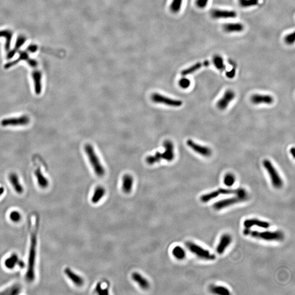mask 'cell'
<instances>
[{"label":"cell","mask_w":295,"mask_h":295,"mask_svg":"<svg viewBox=\"0 0 295 295\" xmlns=\"http://www.w3.org/2000/svg\"><path fill=\"white\" fill-rule=\"evenodd\" d=\"M39 227V216L36 213H33L30 216L29 219L30 243L25 273V278L29 283H32L36 278V264Z\"/></svg>","instance_id":"1"},{"label":"cell","mask_w":295,"mask_h":295,"mask_svg":"<svg viewBox=\"0 0 295 295\" xmlns=\"http://www.w3.org/2000/svg\"><path fill=\"white\" fill-rule=\"evenodd\" d=\"M244 235L253 238L256 240L267 241H283L285 235L281 231H257L251 229H244L243 231Z\"/></svg>","instance_id":"2"},{"label":"cell","mask_w":295,"mask_h":295,"mask_svg":"<svg viewBox=\"0 0 295 295\" xmlns=\"http://www.w3.org/2000/svg\"><path fill=\"white\" fill-rule=\"evenodd\" d=\"M248 195L246 190L240 194L233 195V196L218 201L213 204V208L216 211H221L227 207L232 206L239 203L243 202L248 200Z\"/></svg>","instance_id":"3"},{"label":"cell","mask_w":295,"mask_h":295,"mask_svg":"<svg viewBox=\"0 0 295 295\" xmlns=\"http://www.w3.org/2000/svg\"><path fill=\"white\" fill-rule=\"evenodd\" d=\"M84 150L96 174L100 177L104 176L105 173V169L99 161L93 145L87 144L85 145Z\"/></svg>","instance_id":"4"},{"label":"cell","mask_w":295,"mask_h":295,"mask_svg":"<svg viewBox=\"0 0 295 295\" xmlns=\"http://www.w3.org/2000/svg\"><path fill=\"white\" fill-rule=\"evenodd\" d=\"M186 248L192 254L198 258L206 261H214L216 258L215 255L202 247L192 241H187L185 243Z\"/></svg>","instance_id":"5"},{"label":"cell","mask_w":295,"mask_h":295,"mask_svg":"<svg viewBox=\"0 0 295 295\" xmlns=\"http://www.w3.org/2000/svg\"><path fill=\"white\" fill-rule=\"evenodd\" d=\"M245 189L243 188H238L235 189L230 188H220L218 190L202 195L200 197V201L203 203H206L219 197V196L240 194Z\"/></svg>","instance_id":"6"},{"label":"cell","mask_w":295,"mask_h":295,"mask_svg":"<svg viewBox=\"0 0 295 295\" xmlns=\"http://www.w3.org/2000/svg\"><path fill=\"white\" fill-rule=\"evenodd\" d=\"M263 166L269 175L273 186L278 189L282 188L283 186V179L272 162L268 160H264L263 161Z\"/></svg>","instance_id":"7"},{"label":"cell","mask_w":295,"mask_h":295,"mask_svg":"<svg viewBox=\"0 0 295 295\" xmlns=\"http://www.w3.org/2000/svg\"><path fill=\"white\" fill-rule=\"evenodd\" d=\"M151 99L154 103L163 104L171 107H178L183 105V102L180 100L172 99L158 93H153L151 96Z\"/></svg>","instance_id":"8"},{"label":"cell","mask_w":295,"mask_h":295,"mask_svg":"<svg viewBox=\"0 0 295 295\" xmlns=\"http://www.w3.org/2000/svg\"><path fill=\"white\" fill-rule=\"evenodd\" d=\"M30 122V119L29 116L26 115H24L19 117L3 119L1 122V125L3 127L25 126L29 124Z\"/></svg>","instance_id":"9"},{"label":"cell","mask_w":295,"mask_h":295,"mask_svg":"<svg viewBox=\"0 0 295 295\" xmlns=\"http://www.w3.org/2000/svg\"><path fill=\"white\" fill-rule=\"evenodd\" d=\"M4 266L7 269L12 270L16 267L22 268L25 266V264L20 259L16 253H13L4 260Z\"/></svg>","instance_id":"10"},{"label":"cell","mask_w":295,"mask_h":295,"mask_svg":"<svg viewBox=\"0 0 295 295\" xmlns=\"http://www.w3.org/2000/svg\"><path fill=\"white\" fill-rule=\"evenodd\" d=\"M243 226L246 229H251L253 227H258L262 229H268L270 226V223L267 221L256 219L250 218L246 219L243 222Z\"/></svg>","instance_id":"11"},{"label":"cell","mask_w":295,"mask_h":295,"mask_svg":"<svg viewBox=\"0 0 295 295\" xmlns=\"http://www.w3.org/2000/svg\"><path fill=\"white\" fill-rule=\"evenodd\" d=\"M232 241V237L229 233H224L221 235L216 248L218 254L222 255L225 252Z\"/></svg>","instance_id":"12"},{"label":"cell","mask_w":295,"mask_h":295,"mask_svg":"<svg viewBox=\"0 0 295 295\" xmlns=\"http://www.w3.org/2000/svg\"><path fill=\"white\" fill-rule=\"evenodd\" d=\"M186 144L189 147H190V148L192 149L195 152H196L198 154H200L203 156L209 157L212 154L211 149L206 146H202V145H198L196 143L194 142V141L191 139H188L186 142Z\"/></svg>","instance_id":"13"},{"label":"cell","mask_w":295,"mask_h":295,"mask_svg":"<svg viewBox=\"0 0 295 295\" xmlns=\"http://www.w3.org/2000/svg\"><path fill=\"white\" fill-rule=\"evenodd\" d=\"M235 97V93L231 90H228L225 92L223 97L219 99L217 103V107L219 109L224 110L226 109L230 102Z\"/></svg>","instance_id":"14"},{"label":"cell","mask_w":295,"mask_h":295,"mask_svg":"<svg viewBox=\"0 0 295 295\" xmlns=\"http://www.w3.org/2000/svg\"><path fill=\"white\" fill-rule=\"evenodd\" d=\"M164 152L161 153L162 158L166 161L171 162L174 158V150L173 143L171 140H166L163 142Z\"/></svg>","instance_id":"15"},{"label":"cell","mask_w":295,"mask_h":295,"mask_svg":"<svg viewBox=\"0 0 295 295\" xmlns=\"http://www.w3.org/2000/svg\"><path fill=\"white\" fill-rule=\"evenodd\" d=\"M211 16L214 19L235 18L237 13L233 10L213 9L211 12Z\"/></svg>","instance_id":"16"},{"label":"cell","mask_w":295,"mask_h":295,"mask_svg":"<svg viewBox=\"0 0 295 295\" xmlns=\"http://www.w3.org/2000/svg\"><path fill=\"white\" fill-rule=\"evenodd\" d=\"M64 273L74 285L81 287L84 284V281L83 278L73 272L70 268L66 267L64 269Z\"/></svg>","instance_id":"17"},{"label":"cell","mask_w":295,"mask_h":295,"mask_svg":"<svg viewBox=\"0 0 295 295\" xmlns=\"http://www.w3.org/2000/svg\"><path fill=\"white\" fill-rule=\"evenodd\" d=\"M251 101L252 103L255 105H259L262 103L270 105L273 102L274 99L270 95L255 94L252 96Z\"/></svg>","instance_id":"18"},{"label":"cell","mask_w":295,"mask_h":295,"mask_svg":"<svg viewBox=\"0 0 295 295\" xmlns=\"http://www.w3.org/2000/svg\"><path fill=\"white\" fill-rule=\"evenodd\" d=\"M9 179L15 191L17 192V194H23L24 191V188L21 184L17 174L14 173H10L9 175Z\"/></svg>","instance_id":"19"},{"label":"cell","mask_w":295,"mask_h":295,"mask_svg":"<svg viewBox=\"0 0 295 295\" xmlns=\"http://www.w3.org/2000/svg\"><path fill=\"white\" fill-rule=\"evenodd\" d=\"M32 77L33 79L34 84V89L36 95H39L42 90V73L39 71H35L32 73Z\"/></svg>","instance_id":"20"},{"label":"cell","mask_w":295,"mask_h":295,"mask_svg":"<svg viewBox=\"0 0 295 295\" xmlns=\"http://www.w3.org/2000/svg\"><path fill=\"white\" fill-rule=\"evenodd\" d=\"M35 175L37 180V183L38 185L42 189H46L49 186V180L47 178L43 175V174L41 171L40 168H37L35 171Z\"/></svg>","instance_id":"21"},{"label":"cell","mask_w":295,"mask_h":295,"mask_svg":"<svg viewBox=\"0 0 295 295\" xmlns=\"http://www.w3.org/2000/svg\"><path fill=\"white\" fill-rule=\"evenodd\" d=\"M133 184V178L130 174H125L122 178V191L125 194H129L132 191Z\"/></svg>","instance_id":"22"},{"label":"cell","mask_w":295,"mask_h":295,"mask_svg":"<svg viewBox=\"0 0 295 295\" xmlns=\"http://www.w3.org/2000/svg\"><path fill=\"white\" fill-rule=\"evenodd\" d=\"M131 277L133 281L139 284V286L144 290H147L149 288L150 284L147 279L143 277L142 275L137 272H133L131 275Z\"/></svg>","instance_id":"23"},{"label":"cell","mask_w":295,"mask_h":295,"mask_svg":"<svg viewBox=\"0 0 295 295\" xmlns=\"http://www.w3.org/2000/svg\"><path fill=\"white\" fill-rule=\"evenodd\" d=\"M209 62L208 61L203 62L196 63V64L182 71L181 72V74L183 76H186L188 75L191 74L197 71L200 70L203 66H209Z\"/></svg>","instance_id":"24"},{"label":"cell","mask_w":295,"mask_h":295,"mask_svg":"<svg viewBox=\"0 0 295 295\" xmlns=\"http://www.w3.org/2000/svg\"><path fill=\"white\" fill-rule=\"evenodd\" d=\"M223 29L226 32H240L243 31V25L241 23H228L224 25Z\"/></svg>","instance_id":"25"},{"label":"cell","mask_w":295,"mask_h":295,"mask_svg":"<svg viewBox=\"0 0 295 295\" xmlns=\"http://www.w3.org/2000/svg\"><path fill=\"white\" fill-rule=\"evenodd\" d=\"M209 290L212 293L215 295H229L231 294L229 289L222 285H212L209 287Z\"/></svg>","instance_id":"26"},{"label":"cell","mask_w":295,"mask_h":295,"mask_svg":"<svg viewBox=\"0 0 295 295\" xmlns=\"http://www.w3.org/2000/svg\"><path fill=\"white\" fill-rule=\"evenodd\" d=\"M105 193V190L102 186H98L96 188L95 192L91 198V201L94 204H96L100 201Z\"/></svg>","instance_id":"27"},{"label":"cell","mask_w":295,"mask_h":295,"mask_svg":"<svg viewBox=\"0 0 295 295\" xmlns=\"http://www.w3.org/2000/svg\"><path fill=\"white\" fill-rule=\"evenodd\" d=\"M21 291V287L18 284H14L7 287L0 292L2 295H19Z\"/></svg>","instance_id":"28"},{"label":"cell","mask_w":295,"mask_h":295,"mask_svg":"<svg viewBox=\"0 0 295 295\" xmlns=\"http://www.w3.org/2000/svg\"><path fill=\"white\" fill-rule=\"evenodd\" d=\"M172 254L176 259L178 260H184L186 256L185 250L180 246H176L172 250Z\"/></svg>","instance_id":"29"},{"label":"cell","mask_w":295,"mask_h":295,"mask_svg":"<svg viewBox=\"0 0 295 295\" xmlns=\"http://www.w3.org/2000/svg\"><path fill=\"white\" fill-rule=\"evenodd\" d=\"M29 58V56H28V54H27L26 52H20V56H19V57L17 59V60H14V61H13L12 62L7 63V64L5 65L4 68H6V69L9 68L10 67H11L14 66L15 65H17V64H18L19 62H20V61H22V60H26V61H27V59H28Z\"/></svg>","instance_id":"30"},{"label":"cell","mask_w":295,"mask_h":295,"mask_svg":"<svg viewBox=\"0 0 295 295\" xmlns=\"http://www.w3.org/2000/svg\"><path fill=\"white\" fill-rule=\"evenodd\" d=\"M162 159V155L161 153L157 151L155 153V154L153 155H150L148 156L146 158V162L147 163L150 165H154V163H157L161 161Z\"/></svg>","instance_id":"31"},{"label":"cell","mask_w":295,"mask_h":295,"mask_svg":"<svg viewBox=\"0 0 295 295\" xmlns=\"http://www.w3.org/2000/svg\"><path fill=\"white\" fill-rule=\"evenodd\" d=\"M0 37H4L6 39L5 44V48L7 50H9L10 48V42L12 38V33L9 30L0 31Z\"/></svg>","instance_id":"32"},{"label":"cell","mask_w":295,"mask_h":295,"mask_svg":"<svg viewBox=\"0 0 295 295\" xmlns=\"http://www.w3.org/2000/svg\"><path fill=\"white\" fill-rule=\"evenodd\" d=\"M223 182L224 185L226 186L227 187H231L235 183V176L233 175V174H226L224 177Z\"/></svg>","instance_id":"33"},{"label":"cell","mask_w":295,"mask_h":295,"mask_svg":"<svg viewBox=\"0 0 295 295\" xmlns=\"http://www.w3.org/2000/svg\"><path fill=\"white\" fill-rule=\"evenodd\" d=\"M9 217L10 221L14 223H19L22 218L20 212L16 210L11 211L9 214Z\"/></svg>","instance_id":"34"},{"label":"cell","mask_w":295,"mask_h":295,"mask_svg":"<svg viewBox=\"0 0 295 295\" xmlns=\"http://www.w3.org/2000/svg\"><path fill=\"white\" fill-rule=\"evenodd\" d=\"M183 0H173L170 6V9L172 12L177 13L179 12L181 9Z\"/></svg>","instance_id":"35"},{"label":"cell","mask_w":295,"mask_h":295,"mask_svg":"<svg viewBox=\"0 0 295 295\" xmlns=\"http://www.w3.org/2000/svg\"><path fill=\"white\" fill-rule=\"evenodd\" d=\"M240 6L244 7L255 6L258 4V0H238Z\"/></svg>","instance_id":"36"},{"label":"cell","mask_w":295,"mask_h":295,"mask_svg":"<svg viewBox=\"0 0 295 295\" xmlns=\"http://www.w3.org/2000/svg\"><path fill=\"white\" fill-rule=\"evenodd\" d=\"M213 62H214V65L215 66V67L219 70H223L225 68L224 60H223V58L220 57V56H215L213 60Z\"/></svg>","instance_id":"37"},{"label":"cell","mask_w":295,"mask_h":295,"mask_svg":"<svg viewBox=\"0 0 295 295\" xmlns=\"http://www.w3.org/2000/svg\"><path fill=\"white\" fill-rule=\"evenodd\" d=\"M25 41H26V38H25V37H24L23 36H19L18 39H17V42H16L14 48L13 49V50L17 52V50H18L21 46H23L24 44L25 43Z\"/></svg>","instance_id":"38"},{"label":"cell","mask_w":295,"mask_h":295,"mask_svg":"<svg viewBox=\"0 0 295 295\" xmlns=\"http://www.w3.org/2000/svg\"><path fill=\"white\" fill-rule=\"evenodd\" d=\"M190 84H191V82L190 80L185 77L180 79L179 82L180 87H181L183 89H187L190 87Z\"/></svg>","instance_id":"39"},{"label":"cell","mask_w":295,"mask_h":295,"mask_svg":"<svg viewBox=\"0 0 295 295\" xmlns=\"http://www.w3.org/2000/svg\"><path fill=\"white\" fill-rule=\"evenodd\" d=\"M295 32L290 33L285 37V41L288 44H292L295 42Z\"/></svg>","instance_id":"40"},{"label":"cell","mask_w":295,"mask_h":295,"mask_svg":"<svg viewBox=\"0 0 295 295\" xmlns=\"http://www.w3.org/2000/svg\"><path fill=\"white\" fill-rule=\"evenodd\" d=\"M209 0H196V4L200 9H203L207 6Z\"/></svg>","instance_id":"41"},{"label":"cell","mask_w":295,"mask_h":295,"mask_svg":"<svg viewBox=\"0 0 295 295\" xmlns=\"http://www.w3.org/2000/svg\"><path fill=\"white\" fill-rule=\"evenodd\" d=\"M96 291L99 295H107L108 294V289H102L101 284H98L96 288Z\"/></svg>","instance_id":"42"},{"label":"cell","mask_w":295,"mask_h":295,"mask_svg":"<svg viewBox=\"0 0 295 295\" xmlns=\"http://www.w3.org/2000/svg\"><path fill=\"white\" fill-rule=\"evenodd\" d=\"M27 61L28 62V64L31 67H35L37 65V61L36 60H33V59H29V58L27 59Z\"/></svg>","instance_id":"43"},{"label":"cell","mask_w":295,"mask_h":295,"mask_svg":"<svg viewBox=\"0 0 295 295\" xmlns=\"http://www.w3.org/2000/svg\"><path fill=\"white\" fill-rule=\"evenodd\" d=\"M37 49H38V47L36 45H30L29 47L27 48L28 51L31 52V53H35V52H36Z\"/></svg>","instance_id":"44"},{"label":"cell","mask_w":295,"mask_h":295,"mask_svg":"<svg viewBox=\"0 0 295 295\" xmlns=\"http://www.w3.org/2000/svg\"><path fill=\"white\" fill-rule=\"evenodd\" d=\"M235 70L234 69H233V70H232L230 71L229 72H227L226 73V76H227L228 78H233V77H235Z\"/></svg>","instance_id":"45"},{"label":"cell","mask_w":295,"mask_h":295,"mask_svg":"<svg viewBox=\"0 0 295 295\" xmlns=\"http://www.w3.org/2000/svg\"><path fill=\"white\" fill-rule=\"evenodd\" d=\"M15 53H16V52L13 49L12 50H11V51H10V52H9V53H8L7 55V58L8 59H12V58L14 56Z\"/></svg>","instance_id":"46"},{"label":"cell","mask_w":295,"mask_h":295,"mask_svg":"<svg viewBox=\"0 0 295 295\" xmlns=\"http://www.w3.org/2000/svg\"><path fill=\"white\" fill-rule=\"evenodd\" d=\"M4 192V189L3 187H0V197L3 195Z\"/></svg>","instance_id":"47"},{"label":"cell","mask_w":295,"mask_h":295,"mask_svg":"<svg viewBox=\"0 0 295 295\" xmlns=\"http://www.w3.org/2000/svg\"><path fill=\"white\" fill-rule=\"evenodd\" d=\"M295 148L293 147V148H292L290 149V153H291V155H292V156H293V157H295Z\"/></svg>","instance_id":"48"}]
</instances>
